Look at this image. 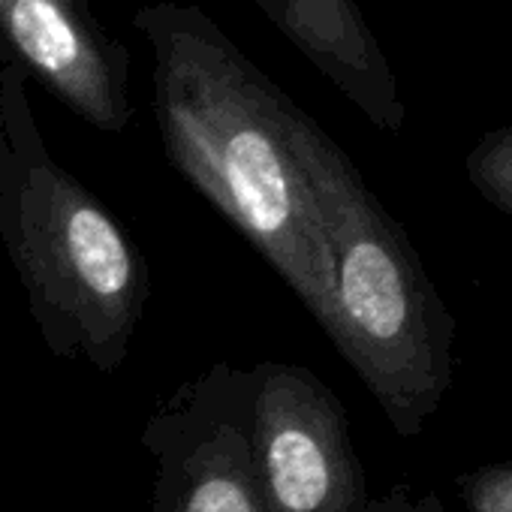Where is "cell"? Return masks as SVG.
Here are the masks:
<instances>
[{
    "label": "cell",
    "mask_w": 512,
    "mask_h": 512,
    "mask_svg": "<svg viewBox=\"0 0 512 512\" xmlns=\"http://www.w3.org/2000/svg\"><path fill=\"white\" fill-rule=\"evenodd\" d=\"M154 61V112L169 163L253 244L326 329L332 263L308 175L317 121L199 10L133 16Z\"/></svg>",
    "instance_id": "obj_1"
},
{
    "label": "cell",
    "mask_w": 512,
    "mask_h": 512,
    "mask_svg": "<svg viewBox=\"0 0 512 512\" xmlns=\"http://www.w3.org/2000/svg\"><path fill=\"white\" fill-rule=\"evenodd\" d=\"M0 238L43 344L64 362L124 365L148 269L106 205L46 148L28 73L0 64Z\"/></svg>",
    "instance_id": "obj_2"
},
{
    "label": "cell",
    "mask_w": 512,
    "mask_h": 512,
    "mask_svg": "<svg viewBox=\"0 0 512 512\" xmlns=\"http://www.w3.org/2000/svg\"><path fill=\"white\" fill-rule=\"evenodd\" d=\"M308 175L332 263L323 329L398 437H419L455 374V323L398 220L317 124Z\"/></svg>",
    "instance_id": "obj_3"
},
{
    "label": "cell",
    "mask_w": 512,
    "mask_h": 512,
    "mask_svg": "<svg viewBox=\"0 0 512 512\" xmlns=\"http://www.w3.org/2000/svg\"><path fill=\"white\" fill-rule=\"evenodd\" d=\"M244 377L269 512H365L368 479L338 395L299 362H260Z\"/></svg>",
    "instance_id": "obj_4"
},
{
    "label": "cell",
    "mask_w": 512,
    "mask_h": 512,
    "mask_svg": "<svg viewBox=\"0 0 512 512\" xmlns=\"http://www.w3.org/2000/svg\"><path fill=\"white\" fill-rule=\"evenodd\" d=\"M154 512H269L247 428V377L229 362L184 383L145 425Z\"/></svg>",
    "instance_id": "obj_5"
},
{
    "label": "cell",
    "mask_w": 512,
    "mask_h": 512,
    "mask_svg": "<svg viewBox=\"0 0 512 512\" xmlns=\"http://www.w3.org/2000/svg\"><path fill=\"white\" fill-rule=\"evenodd\" d=\"M0 46L91 127L121 133L130 124L127 52L82 0H0Z\"/></svg>",
    "instance_id": "obj_6"
},
{
    "label": "cell",
    "mask_w": 512,
    "mask_h": 512,
    "mask_svg": "<svg viewBox=\"0 0 512 512\" xmlns=\"http://www.w3.org/2000/svg\"><path fill=\"white\" fill-rule=\"evenodd\" d=\"M263 13L329 76L374 127L398 133L404 103L398 82L368 31L356 0H256Z\"/></svg>",
    "instance_id": "obj_7"
},
{
    "label": "cell",
    "mask_w": 512,
    "mask_h": 512,
    "mask_svg": "<svg viewBox=\"0 0 512 512\" xmlns=\"http://www.w3.org/2000/svg\"><path fill=\"white\" fill-rule=\"evenodd\" d=\"M464 172L488 205L512 217V124L488 130L470 148Z\"/></svg>",
    "instance_id": "obj_8"
},
{
    "label": "cell",
    "mask_w": 512,
    "mask_h": 512,
    "mask_svg": "<svg viewBox=\"0 0 512 512\" xmlns=\"http://www.w3.org/2000/svg\"><path fill=\"white\" fill-rule=\"evenodd\" d=\"M464 512H512V461L482 464L458 479Z\"/></svg>",
    "instance_id": "obj_9"
},
{
    "label": "cell",
    "mask_w": 512,
    "mask_h": 512,
    "mask_svg": "<svg viewBox=\"0 0 512 512\" xmlns=\"http://www.w3.org/2000/svg\"><path fill=\"white\" fill-rule=\"evenodd\" d=\"M365 512H446V506L434 491H413L410 485H392L386 494L371 497Z\"/></svg>",
    "instance_id": "obj_10"
}]
</instances>
